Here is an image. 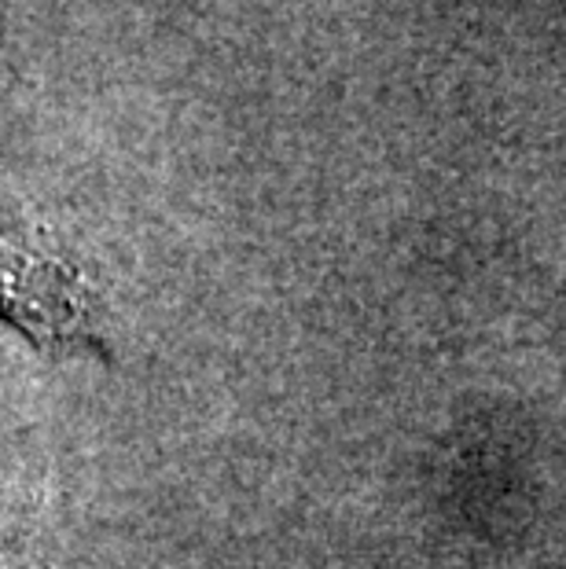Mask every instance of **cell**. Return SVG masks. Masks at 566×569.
I'll list each match as a JSON object with an SVG mask.
<instances>
[{
    "label": "cell",
    "instance_id": "1",
    "mask_svg": "<svg viewBox=\"0 0 566 569\" xmlns=\"http://www.w3.org/2000/svg\"><path fill=\"white\" fill-rule=\"evenodd\" d=\"M0 309L30 331H75L86 323L75 276L8 236H0Z\"/></svg>",
    "mask_w": 566,
    "mask_h": 569
}]
</instances>
